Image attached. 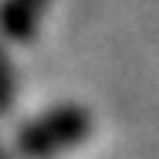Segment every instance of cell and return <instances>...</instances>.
<instances>
[{
  "mask_svg": "<svg viewBox=\"0 0 159 159\" xmlns=\"http://www.w3.org/2000/svg\"><path fill=\"white\" fill-rule=\"evenodd\" d=\"M95 132V115L81 102H61L31 122H24L14 149L20 159H61L64 152L85 146Z\"/></svg>",
  "mask_w": 159,
  "mask_h": 159,
  "instance_id": "6da1fadb",
  "label": "cell"
},
{
  "mask_svg": "<svg viewBox=\"0 0 159 159\" xmlns=\"http://www.w3.org/2000/svg\"><path fill=\"white\" fill-rule=\"evenodd\" d=\"M48 7L51 0H0V37L14 44H27L37 34Z\"/></svg>",
  "mask_w": 159,
  "mask_h": 159,
  "instance_id": "7a4b0ae2",
  "label": "cell"
}]
</instances>
